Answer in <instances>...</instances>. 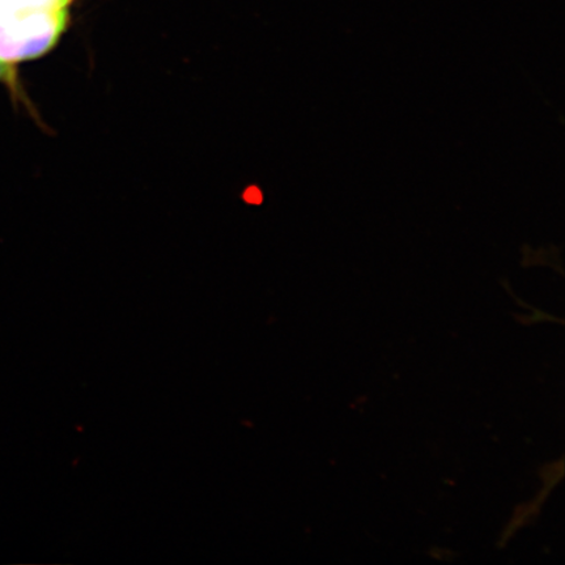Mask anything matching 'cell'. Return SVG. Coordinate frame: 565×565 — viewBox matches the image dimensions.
<instances>
[{
  "label": "cell",
  "instance_id": "1",
  "mask_svg": "<svg viewBox=\"0 0 565 565\" xmlns=\"http://www.w3.org/2000/svg\"><path fill=\"white\" fill-rule=\"evenodd\" d=\"M73 0H0V75L52 49L65 31Z\"/></svg>",
  "mask_w": 565,
  "mask_h": 565
}]
</instances>
